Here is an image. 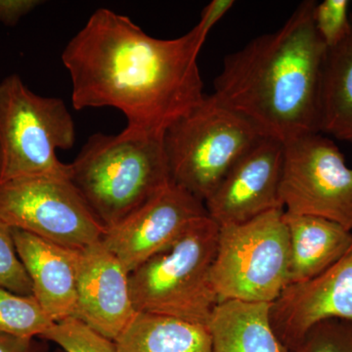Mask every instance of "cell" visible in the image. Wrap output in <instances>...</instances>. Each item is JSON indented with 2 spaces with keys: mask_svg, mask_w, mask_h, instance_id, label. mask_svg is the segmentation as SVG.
Returning <instances> with one entry per match:
<instances>
[{
  "mask_svg": "<svg viewBox=\"0 0 352 352\" xmlns=\"http://www.w3.org/2000/svg\"><path fill=\"white\" fill-rule=\"evenodd\" d=\"M0 288L16 295L32 296L31 279L19 258L13 228L0 219Z\"/></svg>",
  "mask_w": 352,
  "mask_h": 352,
  "instance_id": "21",
  "label": "cell"
},
{
  "mask_svg": "<svg viewBox=\"0 0 352 352\" xmlns=\"http://www.w3.org/2000/svg\"><path fill=\"white\" fill-rule=\"evenodd\" d=\"M46 340L0 333V352H47Z\"/></svg>",
  "mask_w": 352,
  "mask_h": 352,
  "instance_id": "25",
  "label": "cell"
},
{
  "mask_svg": "<svg viewBox=\"0 0 352 352\" xmlns=\"http://www.w3.org/2000/svg\"><path fill=\"white\" fill-rule=\"evenodd\" d=\"M69 168V179L105 231L171 182L163 138L124 129L90 136Z\"/></svg>",
  "mask_w": 352,
  "mask_h": 352,
  "instance_id": "3",
  "label": "cell"
},
{
  "mask_svg": "<svg viewBox=\"0 0 352 352\" xmlns=\"http://www.w3.org/2000/svg\"><path fill=\"white\" fill-rule=\"evenodd\" d=\"M264 136L214 94L164 132L171 182L204 201L234 164Z\"/></svg>",
  "mask_w": 352,
  "mask_h": 352,
  "instance_id": "6",
  "label": "cell"
},
{
  "mask_svg": "<svg viewBox=\"0 0 352 352\" xmlns=\"http://www.w3.org/2000/svg\"><path fill=\"white\" fill-rule=\"evenodd\" d=\"M129 277L101 240L78 250L74 318L115 342L138 314Z\"/></svg>",
  "mask_w": 352,
  "mask_h": 352,
  "instance_id": "13",
  "label": "cell"
},
{
  "mask_svg": "<svg viewBox=\"0 0 352 352\" xmlns=\"http://www.w3.org/2000/svg\"><path fill=\"white\" fill-rule=\"evenodd\" d=\"M285 212L331 220L352 232V168L332 139L308 134L285 144Z\"/></svg>",
  "mask_w": 352,
  "mask_h": 352,
  "instance_id": "9",
  "label": "cell"
},
{
  "mask_svg": "<svg viewBox=\"0 0 352 352\" xmlns=\"http://www.w3.org/2000/svg\"><path fill=\"white\" fill-rule=\"evenodd\" d=\"M53 324L34 296L0 288V333L41 339Z\"/></svg>",
  "mask_w": 352,
  "mask_h": 352,
  "instance_id": "19",
  "label": "cell"
},
{
  "mask_svg": "<svg viewBox=\"0 0 352 352\" xmlns=\"http://www.w3.org/2000/svg\"><path fill=\"white\" fill-rule=\"evenodd\" d=\"M115 344L118 352H212L207 326L140 312Z\"/></svg>",
  "mask_w": 352,
  "mask_h": 352,
  "instance_id": "17",
  "label": "cell"
},
{
  "mask_svg": "<svg viewBox=\"0 0 352 352\" xmlns=\"http://www.w3.org/2000/svg\"><path fill=\"white\" fill-rule=\"evenodd\" d=\"M0 219L72 250L85 249L105 233L69 178L0 182Z\"/></svg>",
  "mask_w": 352,
  "mask_h": 352,
  "instance_id": "8",
  "label": "cell"
},
{
  "mask_svg": "<svg viewBox=\"0 0 352 352\" xmlns=\"http://www.w3.org/2000/svg\"><path fill=\"white\" fill-rule=\"evenodd\" d=\"M41 339L54 342L66 352H118L115 342L76 318L53 324Z\"/></svg>",
  "mask_w": 352,
  "mask_h": 352,
  "instance_id": "20",
  "label": "cell"
},
{
  "mask_svg": "<svg viewBox=\"0 0 352 352\" xmlns=\"http://www.w3.org/2000/svg\"><path fill=\"white\" fill-rule=\"evenodd\" d=\"M219 228L208 215L194 220L170 247L129 273L136 312L208 327L219 302L210 279Z\"/></svg>",
  "mask_w": 352,
  "mask_h": 352,
  "instance_id": "4",
  "label": "cell"
},
{
  "mask_svg": "<svg viewBox=\"0 0 352 352\" xmlns=\"http://www.w3.org/2000/svg\"><path fill=\"white\" fill-rule=\"evenodd\" d=\"M349 0H324L315 4V28L329 48L335 47L346 38L351 29L349 17Z\"/></svg>",
  "mask_w": 352,
  "mask_h": 352,
  "instance_id": "23",
  "label": "cell"
},
{
  "mask_svg": "<svg viewBox=\"0 0 352 352\" xmlns=\"http://www.w3.org/2000/svg\"><path fill=\"white\" fill-rule=\"evenodd\" d=\"M43 3L41 0H0V23L12 27Z\"/></svg>",
  "mask_w": 352,
  "mask_h": 352,
  "instance_id": "24",
  "label": "cell"
},
{
  "mask_svg": "<svg viewBox=\"0 0 352 352\" xmlns=\"http://www.w3.org/2000/svg\"><path fill=\"white\" fill-rule=\"evenodd\" d=\"M203 217H208L204 201L171 182L124 221L106 230L101 242L129 274Z\"/></svg>",
  "mask_w": 352,
  "mask_h": 352,
  "instance_id": "10",
  "label": "cell"
},
{
  "mask_svg": "<svg viewBox=\"0 0 352 352\" xmlns=\"http://www.w3.org/2000/svg\"><path fill=\"white\" fill-rule=\"evenodd\" d=\"M270 307L240 300L219 302L208 325L212 352H292L273 330Z\"/></svg>",
  "mask_w": 352,
  "mask_h": 352,
  "instance_id": "16",
  "label": "cell"
},
{
  "mask_svg": "<svg viewBox=\"0 0 352 352\" xmlns=\"http://www.w3.org/2000/svg\"><path fill=\"white\" fill-rule=\"evenodd\" d=\"M16 250L31 279L32 296L53 323L74 318L78 250L13 228Z\"/></svg>",
  "mask_w": 352,
  "mask_h": 352,
  "instance_id": "14",
  "label": "cell"
},
{
  "mask_svg": "<svg viewBox=\"0 0 352 352\" xmlns=\"http://www.w3.org/2000/svg\"><path fill=\"white\" fill-rule=\"evenodd\" d=\"M76 127L66 103L34 94L13 74L0 82V182L69 178L58 150L75 144Z\"/></svg>",
  "mask_w": 352,
  "mask_h": 352,
  "instance_id": "5",
  "label": "cell"
},
{
  "mask_svg": "<svg viewBox=\"0 0 352 352\" xmlns=\"http://www.w3.org/2000/svg\"><path fill=\"white\" fill-rule=\"evenodd\" d=\"M327 319L352 322V245L320 276L289 285L271 303V325L292 352L315 324Z\"/></svg>",
  "mask_w": 352,
  "mask_h": 352,
  "instance_id": "12",
  "label": "cell"
},
{
  "mask_svg": "<svg viewBox=\"0 0 352 352\" xmlns=\"http://www.w3.org/2000/svg\"><path fill=\"white\" fill-rule=\"evenodd\" d=\"M294 352H352V322L327 319L315 324Z\"/></svg>",
  "mask_w": 352,
  "mask_h": 352,
  "instance_id": "22",
  "label": "cell"
},
{
  "mask_svg": "<svg viewBox=\"0 0 352 352\" xmlns=\"http://www.w3.org/2000/svg\"><path fill=\"white\" fill-rule=\"evenodd\" d=\"M315 4L302 2L276 32L227 55L214 80L212 94L220 103L284 145L320 133L328 47L315 28Z\"/></svg>",
  "mask_w": 352,
  "mask_h": 352,
  "instance_id": "2",
  "label": "cell"
},
{
  "mask_svg": "<svg viewBox=\"0 0 352 352\" xmlns=\"http://www.w3.org/2000/svg\"><path fill=\"white\" fill-rule=\"evenodd\" d=\"M289 237V285L320 276L352 245V232L331 220L284 212Z\"/></svg>",
  "mask_w": 352,
  "mask_h": 352,
  "instance_id": "15",
  "label": "cell"
},
{
  "mask_svg": "<svg viewBox=\"0 0 352 352\" xmlns=\"http://www.w3.org/2000/svg\"><path fill=\"white\" fill-rule=\"evenodd\" d=\"M321 132L352 144V19L346 38L328 50L322 80Z\"/></svg>",
  "mask_w": 352,
  "mask_h": 352,
  "instance_id": "18",
  "label": "cell"
},
{
  "mask_svg": "<svg viewBox=\"0 0 352 352\" xmlns=\"http://www.w3.org/2000/svg\"><path fill=\"white\" fill-rule=\"evenodd\" d=\"M284 208L245 223L219 226L212 285L219 302L273 303L289 285V237Z\"/></svg>",
  "mask_w": 352,
  "mask_h": 352,
  "instance_id": "7",
  "label": "cell"
},
{
  "mask_svg": "<svg viewBox=\"0 0 352 352\" xmlns=\"http://www.w3.org/2000/svg\"><path fill=\"white\" fill-rule=\"evenodd\" d=\"M285 146L263 138L227 173L205 201L208 215L219 226L245 223L283 208L280 197Z\"/></svg>",
  "mask_w": 352,
  "mask_h": 352,
  "instance_id": "11",
  "label": "cell"
},
{
  "mask_svg": "<svg viewBox=\"0 0 352 352\" xmlns=\"http://www.w3.org/2000/svg\"><path fill=\"white\" fill-rule=\"evenodd\" d=\"M206 39L198 25L179 38H153L131 18L97 9L62 53L74 108L118 109L124 131L164 138L206 97L198 66Z\"/></svg>",
  "mask_w": 352,
  "mask_h": 352,
  "instance_id": "1",
  "label": "cell"
},
{
  "mask_svg": "<svg viewBox=\"0 0 352 352\" xmlns=\"http://www.w3.org/2000/svg\"><path fill=\"white\" fill-rule=\"evenodd\" d=\"M234 4L233 0H212L201 10L200 21L197 25L208 36V32L228 13Z\"/></svg>",
  "mask_w": 352,
  "mask_h": 352,
  "instance_id": "26",
  "label": "cell"
}]
</instances>
